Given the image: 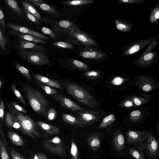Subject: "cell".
<instances>
[{
	"instance_id": "obj_1",
	"label": "cell",
	"mask_w": 159,
	"mask_h": 159,
	"mask_svg": "<svg viewBox=\"0 0 159 159\" xmlns=\"http://www.w3.org/2000/svg\"><path fill=\"white\" fill-rule=\"evenodd\" d=\"M22 87L32 109L39 115L48 119V113L50 106L44 95L29 84H24Z\"/></svg>"
},
{
	"instance_id": "obj_2",
	"label": "cell",
	"mask_w": 159,
	"mask_h": 159,
	"mask_svg": "<svg viewBox=\"0 0 159 159\" xmlns=\"http://www.w3.org/2000/svg\"><path fill=\"white\" fill-rule=\"evenodd\" d=\"M63 88L71 96L82 104L91 108H94L98 102L85 89L75 83L61 81Z\"/></svg>"
},
{
	"instance_id": "obj_3",
	"label": "cell",
	"mask_w": 159,
	"mask_h": 159,
	"mask_svg": "<svg viewBox=\"0 0 159 159\" xmlns=\"http://www.w3.org/2000/svg\"><path fill=\"white\" fill-rule=\"evenodd\" d=\"M7 106L10 112L20 124L21 128L20 130L23 133L33 139L41 137L38 125L32 119L28 116L18 111L10 105L7 104Z\"/></svg>"
},
{
	"instance_id": "obj_4",
	"label": "cell",
	"mask_w": 159,
	"mask_h": 159,
	"mask_svg": "<svg viewBox=\"0 0 159 159\" xmlns=\"http://www.w3.org/2000/svg\"><path fill=\"white\" fill-rule=\"evenodd\" d=\"M19 53L22 59L32 64L39 66H52L53 65L48 56L42 51L20 49Z\"/></svg>"
},
{
	"instance_id": "obj_5",
	"label": "cell",
	"mask_w": 159,
	"mask_h": 159,
	"mask_svg": "<svg viewBox=\"0 0 159 159\" xmlns=\"http://www.w3.org/2000/svg\"><path fill=\"white\" fill-rule=\"evenodd\" d=\"M149 132L129 130L126 133L127 142L137 149L141 151L147 147Z\"/></svg>"
},
{
	"instance_id": "obj_6",
	"label": "cell",
	"mask_w": 159,
	"mask_h": 159,
	"mask_svg": "<svg viewBox=\"0 0 159 159\" xmlns=\"http://www.w3.org/2000/svg\"><path fill=\"white\" fill-rule=\"evenodd\" d=\"M43 20L53 28L57 37L61 38L62 36L68 35L70 31L77 26L72 22L64 20L56 21L44 17Z\"/></svg>"
},
{
	"instance_id": "obj_7",
	"label": "cell",
	"mask_w": 159,
	"mask_h": 159,
	"mask_svg": "<svg viewBox=\"0 0 159 159\" xmlns=\"http://www.w3.org/2000/svg\"><path fill=\"white\" fill-rule=\"evenodd\" d=\"M43 146L45 150L57 156L64 158L67 157L64 143L58 136L45 140L43 143Z\"/></svg>"
},
{
	"instance_id": "obj_8",
	"label": "cell",
	"mask_w": 159,
	"mask_h": 159,
	"mask_svg": "<svg viewBox=\"0 0 159 159\" xmlns=\"http://www.w3.org/2000/svg\"><path fill=\"white\" fill-rule=\"evenodd\" d=\"M68 35L73 39L84 44L88 48L98 46L92 38L77 26L72 29Z\"/></svg>"
},
{
	"instance_id": "obj_9",
	"label": "cell",
	"mask_w": 159,
	"mask_h": 159,
	"mask_svg": "<svg viewBox=\"0 0 159 159\" xmlns=\"http://www.w3.org/2000/svg\"><path fill=\"white\" fill-rule=\"evenodd\" d=\"M76 114L81 120L84 127L92 125L101 118L100 113L96 110H84L77 111Z\"/></svg>"
},
{
	"instance_id": "obj_10",
	"label": "cell",
	"mask_w": 159,
	"mask_h": 159,
	"mask_svg": "<svg viewBox=\"0 0 159 159\" xmlns=\"http://www.w3.org/2000/svg\"><path fill=\"white\" fill-rule=\"evenodd\" d=\"M51 96L58 102L61 106L71 111L77 112L84 110L80 105L61 93L52 95Z\"/></svg>"
},
{
	"instance_id": "obj_11",
	"label": "cell",
	"mask_w": 159,
	"mask_h": 159,
	"mask_svg": "<svg viewBox=\"0 0 159 159\" xmlns=\"http://www.w3.org/2000/svg\"><path fill=\"white\" fill-rule=\"evenodd\" d=\"M7 25L8 28L11 30L22 33L32 35L43 40H47L48 39L47 36L26 27L11 23H7Z\"/></svg>"
},
{
	"instance_id": "obj_12",
	"label": "cell",
	"mask_w": 159,
	"mask_h": 159,
	"mask_svg": "<svg viewBox=\"0 0 159 159\" xmlns=\"http://www.w3.org/2000/svg\"><path fill=\"white\" fill-rule=\"evenodd\" d=\"M146 149L152 157H154L157 156L159 149V143L151 133L148 134Z\"/></svg>"
},
{
	"instance_id": "obj_13",
	"label": "cell",
	"mask_w": 159,
	"mask_h": 159,
	"mask_svg": "<svg viewBox=\"0 0 159 159\" xmlns=\"http://www.w3.org/2000/svg\"><path fill=\"white\" fill-rule=\"evenodd\" d=\"M137 84L142 91L144 92L152 91L155 88L153 80L147 77H140Z\"/></svg>"
},
{
	"instance_id": "obj_14",
	"label": "cell",
	"mask_w": 159,
	"mask_h": 159,
	"mask_svg": "<svg viewBox=\"0 0 159 159\" xmlns=\"http://www.w3.org/2000/svg\"><path fill=\"white\" fill-rule=\"evenodd\" d=\"M28 1L32 3L39 9L52 16L55 17H58L60 16L58 12L54 8L46 3L36 2L34 1L33 0H28Z\"/></svg>"
},
{
	"instance_id": "obj_15",
	"label": "cell",
	"mask_w": 159,
	"mask_h": 159,
	"mask_svg": "<svg viewBox=\"0 0 159 159\" xmlns=\"http://www.w3.org/2000/svg\"><path fill=\"white\" fill-rule=\"evenodd\" d=\"M35 80L39 81L48 86L61 89L62 86L58 82L51 80L38 74H35L34 76Z\"/></svg>"
},
{
	"instance_id": "obj_16",
	"label": "cell",
	"mask_w": 159,
	"mask_h": 159,
	"mask_svg": "<svg viewBox=\"0 0 159 159\" xmlns=\"http://www.w3.org/2000/svg\"><path fill=\"white\" fill-rule=\"evenodd\" d=\"M19 44L18 47L20 49H28L39 51L45 50L43 46L36 43L28 41L21 39L19 40Z\"/></svg>"
},
{
	"instance_id": "obj_17",
	"label": "cell",
	"mask_w": 159,
	"mask_h": 159,
	"mask_svg": "<svg viewBox=\"0 0 159 159\" xmlns=\"http://www.w3.org/2000/svg\"><path fill=\"white\" fill-rule=\"evenodd\" d=\"M79 56L84 58L99 59L106 57L107 55L104 53L96 51H85L81 52Z\"/></svg>"
},
{
	"instance_id": "obj_18",
	"label": "cell",
	"mask_w": 159,
	"mask_h": 159,
	"mask_svg": "<svg viewBox=\"0 0 159 159\" xmlns=\"http://www.w3.org/2000/svg\"><path fill=\"white\" fill-rule=\"evenodd\" d=\"M10 32L12 34L26 41L36 43L45 44L47 43L44 40L32 35L22 33L12 30H10Z\"/></svg>"
},
{
	"instance_id": "obj_19",
	"label": "cell",
	"mask_w": 159,
	"mask_h": 159,
	"mask_svg": "<svg viewBox=\"0 0 159 159\" xmlns=\"http://www.w3.org/2000/svg\"><path fill=\"white\" fill-rule=\"evenodd\" d=\"M62 120L66 123L80 128L84 127L81 120L78 117L66 113L62 114Z\"/></svg>"
},
{
	"instance_id": "obj_20",
	"label": "cell",
	"mask_w": 159,
	"mask_h": 159,
	"mask_svg": "<svg viewBox=\"0 0 159 159\" xmlns=\"http://www.w3.org/2000/svg\"><path fill=\"white\" fill-rule=\"evenodd\" d=\"M35 121L39 126L48 134L56 135L60 132L59 128L54 125L41 121L36 120Z\"/></svg>"
},
{
	"instance_id": "obj_21",
	"label": "cell",
	"mask_w": 159,
	"mask_h": 159,
	"mask_svg": "<svg viewBox=\"0 0 159 159\" xmlns=\"http://www.w3.org/2000/svg\"><path fill=\"white\" fill-rule=\"evenodd\" d=\"M100 135V134L94 133L88 137L87 140V142L93 150L96 151L100 148L101 144Z\"/></svg>"
},
{
	"instance_id": "obj_22",
	"label": "cell",
	"mask_w": 159,
	"mask_h": 159,
	"mask_svg": "<svg viewBox=\"0 0 159 159\" xmlns=\"http://www.w3.org/2000/svg\"><path fill=\"white\" fill-rule=\"evenodd\" d=\"M113 144L116 151H120L124 149L125 140L123 135L120 130H118L115 134Z\"/></svg>"
},
{
	"instance_id": "obj_23",
	"label": "cell",
	"mask_w": 159,
	"mask_h": 159,
	"mask_svg": "<svg viewBox=\"0 0 159 159\" xmlns=\"http://www.w3.org/2000/svg\"><path fill=\"white\" fill-rule=\"evenodd\" d=\"M5 3L8 8L18 16L25 19L21 9L19 7L18 2L14 0H4Z\"/></svg>"
},
{
	"instance_id": "obj_24",
	"label": "cell",
	"mask_w": 159,
	"mask_h": 159,
	"mask_svg": "<svg viewBox=\"0 0 159 159\" xmlns=\"http://www.w3.org/2000/svg\"><path fill=\"white\" fill-rule=\"evenodd\" d=\"M5 122L7 127L20 130L21 126L20 124L12 114L8 111L6 112Z\"/></svg>"
},
{
	"instance_id": "obj_25",
	"label": "cell",
	"mask_w": 159,
	"mask_h": 159,
	"mask_svg": "<svg viewBox=\"0 0 159 159\" xmlns=\"http://www.w3.org/2000/svg\"><path fill=\"white\" fill-rule=\"evenodd\" d=\"M21 2L24 9L34 16L39 21L42 22L43 20L40 14L32 5L26 0H21Z\"/></svg>"
},
{
	"instance_id": "obj_26",
	"label": "cell",
	"mask_w": 159,
	"mask_h": 159,
	"mask_svg": "<svg viewBox=\"0 0 159 159\" xmlns=\"http://www.w3.org/2000/svg\"><path fill=\"white\" fill-rule=\"evenodd\" d=\"M8 136L11 141L15 145L21 146L24 145L23 139L17 133L13 131H9L8 133Z\"/></svg>"
},
{
	"instance_id": "obj_27",
	"label": "cell",
	"mask_w": 159,
	"mask_h": 159,
	"mask_svg": "<svg viewBox=\"0 0 159 159\" xmlns=\"http://www.w3.org/2000/svg\"><path fill=\"white\" fill-rule=\"evenodd\" d=\"M69 64L75 69L80 71H87L89 68L86 64L79 60L71 59L69 61Z\"/></svg>"
},
{
	"instance_id": "obj_28",
	"label": "cell",
	"mask_w": 159,
	"mask_h": 159,
	"mask_svg": "<svg viewBox=\"0 0 159 159\" xmlns=\"http://www.w3.org/2000/svg\"><path fill=\"white\" fill-rule=\"evenodd\" d=\"M116 120V117L113 114H110L105 117L102 121L98 127V129L105 128L114 122Z\"/></svg>"
},
{
	"instance_id": "obj_29",
	"label": "cell",
	"mask_w": 159,
	"mask_h": 159,
	"mask_svg": "<svg viewBox=\"0 0 159 159\" xmlns=\"http://www.w3.org/2000/svg\"><path fill=\"white\" fill-rule=\"evenodd\" d=\"M62 4L70 6H78L94 2L93 0H78L58 2Z\"/></svg>"
},
{
	"instance_id": "obj_30",
	"label": "cell",
	"mask_w": 159,
	"mask_h": 159,
	"mask_svg": "<svg viewBox=\"0 0 159 159\" xmlns=\"http://www.w3.org/2000/svg\"><path fill=\"white\" fill-rule=\"evenodd\" d=\"M15 66L17 70L27 79L30 81H33V79L29 70L22 66L18 62H16Z\"/></svg>"
},
{
	"instance_id": "obj_31",
	"label": "cell",
	"mask_w": 159,
	"mask_h": 159,
	"mask_svg": "<svg viewBox=\"0 0 159 159\" xmlns=\"http://www.w3.org/2000/svg\"><path fill=\"white\" fill-rule=\"evenodd\" d=\"M35 82L47 94L52 95L58 93V91L55 89L37 80Z\"/></svg>"
},
{
	"instance_id": "obj_32",
	"label": "cell",
	"mask_w": 159,
	"mask_h": 159,
	"mask_svg": "<svg viewBox=\"0 0 159 159\" xmlns=\"http://www.w3.org/2000/svg\"><path fill=\"white\" fill-rule=\"evenodd\" d=\"M134 104V107L140 106L148 102L150 100V98L140 97L137 96L131 97Z\"/></svg>"
},
{
	"instance_id": "obj_33",
	"label": "cell",
	"mask_w": 159,
	"mask_h": 159,
	"mask_svg": "<svg viewBox=\"0 0 159 159\" xmlns=\"http://www.w3.org/2000/svg\"><path fill=\"white\" fill-rule=\"evenodd\" d=\"M142 117V113L139 110H135L131 111L129 114V119L133 122H137Z\"/></svg>"
},
{
	"instance_id": "obj_34",
	"label": "cell",
	"mask_w": 159,
	"mask_h": 159,
	"mask_svg": "<svg viewBox=\"0 0 159 159\" xmlns=\"http://www.w3.org/2000/svg\"><path fill=\"white\" fill-rule=\"evenodd\" d=\"M0 154L1 159H11L1 138H0Z\"/></svg>"
},
{
	"instance_id": "obj_35",
	"label": "cell",
	"mask_w": 159,
	"mask_h": 159,
	"mask_svg": "<svg viewBox=\"0 0 159 159\" xmlns=\"http://www.w3.org/2000/svg\"><path fill=\"white\" fill-rule=\"evenodd\" d=\"M8 39L1 29H0V47L2 50L5 51L6 50Z\"/></svg>"
},
{
	"instance_id": "obj_36",
	"label": "cell",
	"mask_w": 159,
	"mask_h": 159,
	"mask_svg": "<svg viewBox=\"0 0 159 159\" xmlns=\"http://www.w3.org/2000/svg\"><path fill=\"white\" fill-rule=\"evenodd\" d=\"M100 72L97 70H91L85 72L84 76L87 78L91 80L97 79L100 76Z\"/></svg>"
},
{
	"instance_id": "obj_37",
	"label": "cell",
	"mask_w": 159,
	"mask_h": 159,
	"mask_svg": "<svg viewBox=\"0 0 159 159\" xmlns=\"http://www.w3.org/2000/svg\"><path fill=\"white\" fill-rule=\"evenodd\" d=\"M42 32L54 40L57 39V35L53 30L45 27H43L41 29Z\"/></svg>"
},
{
	"instance_id": "obj_38",
	"label": "cell",
	"mask_w": 159,
	"mask_h": 159,
	"mask_svg": "<svg viewBox=\"0 0 159 159\" xmlns=\"http://www.w3.org/2000/svg\"><path fill=\"white\" fill-rule=\"evenodd\" d=\"M70 152L72 159H78V148L73 139H71Z\"/></svg>"
},
{
	"instance_id": "obj_39",
	"label": "cell",
	"mask_w": 159,
	"mask_h": 159,
	"mask_svg": "<svg viewBox=\"0 0 159 159\" xmlns=\"http://www.w3.org/2000/svg\"><path fill=\"white\" fill-rule=\"evenodd\" d=\"M130 154L136 159H145V156L139 150L134 148H129Z\"/></svg>"
},
{
	"instance_id": "obj_40",
	"label": "cell",
	"mask_w": 159,
	"mask_h": 159,
	"mask_svg": "<svg viewBox=\"0 0 159 159\" xmlns=\"http://www.w3.org/2000/svg\"><path fill=\"white\" fill-rule=\"evenodd\" d=\"M115 24L117 29L121 31H127L129 30V27L128 25L119 20H115Z\"/></svg>"
},
{
	"instance_id": "obj_41",
	"label": "cell",
	"mask_w": 159,
	"mask_h": 159,
	"mask_svg": "<svg viewBox=\"0 0 159 159\" xmlns=\"http://www.w3.org/2000/svg\"><path fill=\"white\" fill-rule=\"evenodd\" d=\"M52 45L58 47L67 49H73L74 47L68 43L64 41H57L54 42Z\"/></svg>"
},
{
	"instance_id": "obj_42",
	"label": "cell",
	"mask_w": 159,
	"mask_h": 159,
	"mask_svg": "<svg viewBox=\"0 0 159 159\" xmlns=\"http://www.w3.org/2000/svg\"><path fill=\"white\" fill-rule=\"evenodd\" d=\"M11 89L18 99L25 106H26L25 101L22 95L19 91L15 84H12L11 86Z\"/></svg>"
},
{
	"instance_id": "obj_43",
	"label": "cell",
	"mask_w": 159,
	"mask_h": 159,
	"mask_svg": "<svg viewBox=\"0 0 159 159\" xmlns=\"http://www.w3.org/2000/svg\"><path fill=\"white\" fill-rule=\"evenodd\" d=\"M120 107L126 108H131L134 107V104L131 97L125 100L118 105Z\"/></svg>"
},
{
	"instance_id": "obj_44",
	"label": "cell",
	"mask_w": 159,
	"mask_h": 159,
	"mask_svg": "<svg viewBox=\"0 0 159 159\" xmlns=\"http://www.w3.org/2000/svg\"><path fill=\"white\" fill-rule=\"evenodd\" d=\"M10 154L13 159H26L18 151L13 148L10 149Z\"/></svg>"
},
{
	"instance_id": "obj_45",
	"label": "cell",
	"mask_w": 159,
	"mask_h": 159,
	"mask_svg": "<svg viewBox=\"0 0 159 159\" xmlns=\"http://www.w3.org/2000/svg\"><path fill=\"white\" fill-rule=\"evenodd\" d=\"M57 113L56 110L51 108L48 110L47 115L48 119L49 120L53 121L56 118Z\"/></svg>"
},
{
	"instance_id": "obj_46",
	"label": "cell",
	"mask_w": 159,
	"mask_h": 159,
	"mask_svg": "<svg viewBox=\"0 0 159 159\" xmlns=\"http://www.w3.org/2000/svg\"><path fill=\"white\" fill-rule=\"evenodd\" d=\"M0 134L1 138L2 139L4 144L6 147H8L9 146V144L6 138L3 131V125L1 122L0 124Z\"/></svg>"
},
{
	"instance_id": "obj_47",
	"label": "cell",
	"mask_w": 159,
	"mask_h": 159,
	"mask_svg": "<svg viewBox=\"0 0 159 159\" xmlns=\"http://www.w3.org/2000/svg\"><path fill=\"white\" fill-rule=\"evenodd\" d=\"M24 11L25 14L28 18L35 25L37 26H38V25L40 23V21L34 16L29 13L26 10L24 9Z\"/></svg>"
},
{
	"instance_id": "obj_48",
	"label": "cell",
	"mask_w": 159,
	"mask_h": 159,
	"mask_svg": "<svg viewBox=\"0 0 159 159\" xmlns=\"http://www.w3.org/2000/svg\"><path fill=\"white\" fill-rule=\"evenodd\" d=\"M125 80V79L120 76H116L111 81V83L113 85L118 86L122 84Z\"/></svg>"
},
{
	"instance_id": "obj_49",
	"label": "cell",
	"mask_w": 159,
	"mask_h": 159,
	"mask_svg": "<svg viewBox=\"0 0 159 159\" xmlns=\"http://www.w3.org/2000/svg\"><path fill=\"white\" fill-rule=\"evenodd\" d=\"M11 104V105L18 111L24 113H27V111L25 109L18 103L15 102H12Z\"/></svg>"
},
{
	"instance_id": "obj_50",
	"label": "cell",
	"mask_w": 159,
	"mask_h": 159,
	"mask_svg": "<svg viewBox=\"0 0 159 159\" xmlns=\"http://www.w3.org/2000/svg\"><path fill=\"white\" fill-rule=\"evenodd\" d=\"M158 9L154 10L151 14V20L152 22L156 20L159 18V11Z\"/></svg>"
},
{
	"instance_id": "obj_51",
	"label": "cell",
	"mask_w": 159,
	"mask_h": 159,
	"mask_svg": "<svg viewBox=\"0 0 159 159\" xmlns=\"http://www.w3.org/2000/svg\"><path fill=\"white\" fill-rule=\"evenodd\" d=\"M5 106L3 101L2 100L0 101V118L2 121H4V111Z\"/></svg>"
},
{
	"instance_id": "obj_52",
	"label": "cell",
	"mask_w": 159,
	"mask_h": 159,
	"mask_svg": "<svg viewBox=\"0 0 159 159\" xmlns=\"http://www.w3.org/2000/svg\"><path fill=\"white\" fill-rule=\"evenodd\" d=\"M0 23L2 27L6 29L7 25L5 21L4 15L1 7L0 8Z\"/></svg>"
},
{
	"instance_id": "obj_53",
	"label": "cell",
	"mask_w": 159,
	"mask_h": 159,
	"mask_svg": "<svg viewBox=\"0 0 159 159\" xmlns=\"http://www.w3.org/2000/svg\"><path fill=\"white\" fill-rule=\"evenodd\" d=\"M139 50V47L138 45H135L131 47L128 50L127 52H125V54L128 53L131 54L138 51Z\"/></svg>"
},
{
	"instance_id": "obj_54",
	"label": "cell",
	"mask_w": 159,
	"mask_h": 159,
	"mask_svg": "<svg viewBox=\"0 0 159 159\" xmlns=\"http://www.w3.org/2000/svg\"><path fill=\"white\" fill-rule=\"evenodd\" d=\"M153 55L151 53H149L146 55L144 57V60L145 61H148L153 57Z\"/></svg>"
},
{
	"instance_id": "obj_55",
	"label": "cell",
	"mask_w": 159,
	"mask_h": 159,
	"mask_svg": "<svg viewBox=\"0 0 159 159\" xmlns=\"http://www.w3.org/2000/svg\"><path fill=\"white\" fill-rule=\"evenodd\" d=\"M37 154L39 159H48L47 157L42 153L39 152Z\"/></svg>"
},
{
	"instance_id": "obj_56",
	"label": "cell",
	"mask_w": 159,
	"mask_h": 159,
	"mask_svg": "<svg viewBox=\"0 0 159 159\" xmlns=\"http://www.w3.org/2000/svg\"><path fill=\"white\" fill-rule=\"evenodd\" d=\"M31 159H39L37 153H35L33 154L31 157Z\"/></svg>"
},
{
	"instance_id": "obj_57",
	"label": "cell",
	"mask_w": 159,
	"mask_h": 159,
	"mask_svg": "<svg viewBox=\"0 0 159 159\" xmlns=\"http://www.w3.org/2000/svg\"><path fill=\"white\" fill-rule=\"evenodd\" d=\"M2 81H1V80H0V88H1V87L2 85Z\"/></svg>"
},
{
	"instance_id": "obj_58",
	"label": "cell",
	"mask_w": 159,
	"mask_h": 159,
	"mask_svg": "<svg viewBox=\"0 0 159 159\" xmlns=\"http://www.w3.org/2000/svg\"><path fill=\"white\" fill-rule=\"evenodd\" d=\"M158 135L159 136V124L158 125Z\"/></svg>"
}]
</instances>
